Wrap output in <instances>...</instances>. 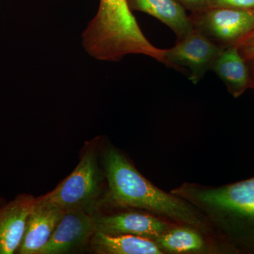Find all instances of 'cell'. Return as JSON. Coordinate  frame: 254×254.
<instances>
[{"label": "cell", "instance_id": "cell-1", "mask_svg": "<svg viewBox=\"0 0 254 254\" xmlns=\"http://www.w3.org/2000/svg\"><path fill=\"white\" fill-rule=\"evenodd\" d=\"M103 161L108 182L105 202L113 206L142 209L177 225L205 231L206 219L199 210L154 186L115 147L105 150Z\"/></svg>", "mask_w": 254, "mask_h": 254}, {"label": "cell", "instance_id": "cell-2", "mask_svg": "<svg viewBox=\"0 0 254 254\" xmlns=\"http://www.w3.org/2000/svg\"><path fill=\"white\" fill-rule=\"evenodd\" d=\"M172 193L199 210L235 252L254 254V177L217 187L185 184Z\"/></svg>", "mask_w": 254, "mask_h": 254}, {"label": "cell", "instance_id": "cell-3", "mask_svg": "<svg viewBox=\"0 0 254 254\" xmlns=\"http://www.w3.org/2000/svg\"><path fill=\"white\" fill-rule=\"evenodd\" d=\"M82 38L87 53L97 60L119 61L125 55L138 54L163 60L165 50L145 38L127 0H100L98 12Z\"/></svg>", "mask_w": 254, "mask_h": 254}, {"label": "cell", "instance_id": "cell-4", "mask_svg": "<svg viewBox=\"0 0 254 254\" xmlns=\"http://www.w3.org/2000/svg\"><path fill=\"white\" fill-rule=\"evenodd\" d=\"M101 173L98 165V143H92L83 152L74 170L54 190L37 198L36 203L63 210L90 209L99 195Z\"/></svg>", "mask_w": 254, "mask_h": 254}, {"label": "cell", "instance_id": "cell-5", "mask_svg": "<svg viewBox=\"0 0 254 254\" xmlns=\"http://www.w3.org/2000/svg\"><path fill=\"white\" fill-rule=\"evenodd\" d=\"M190 18L195 29L224 48L237 46L254 32V9L212 6Z\"/></svg>", "mask_w": 254, "mask_h": 254}, {"label": "cell", "instance_id": "cell-6", "mask_svg": "<svg viewBox=\"0 0 254 254\" xmlns=\"http://www.w3.org/2000/svg\"><path fill=\"white\" fill-rule=\"evenodd\" d=\"M223 49L194 28L179 40L176 46L165 50L162 63L175 68H186L190 81L197 83L213 69Z\"/></svg>", "mask_w": 254, "mask_h": 254}, {"label": "cell", "instance_id": "cell-7", "mask_svg": "<svg viewBox=\"0 0 254 254\" xmlns=\"http://www.w3.org/2000/svg\"><path fill=\"white\" fill-rule=\"evenodd\" d=\"M96 217L90 209L66 210L49 241L37 254H63L86 245L97 231Z\"/></svg>", "mask_w": 254, "mask_h": 254}, {"label": "cell", "instance_id": "cell-8", "mask_svg": "<svg viewBox=\"0 0 254 254\" xmlns=\"http://www.w3.org/2000/svg\"><path fill=\"white\" fill-rule=\"evenodd\" d=\"M97 231L106 235H131L155 240L174 226L150 214L127 212L96 218Z\"/></svg>", "mask_w": 254, "mask_h": 254}, {"label": "cell", "instance_id": "cell-9", "mask_svg": "<svg viewBox=\"0 0 254 254\" xmlns=\"http://www.w3.org/2000/svg\"><path fill=\"white\" fill-rule=\"evenodd\" d=\"M36 199L22 193L0 205V254L17 253Z\"/></svg>", "mask_w": 254, "mask_h": 254}, {"label": "cell", "instance_id": "cell-10", "mask_svg": "<svg viewBox=\"0 0 254 254\" xmlns=\"http://www.w3.org/2000/svg\"><path fill=\"white\" fill-rule=\"evenodd\" d=\"M65 210L35 204L28 217L26 230L18 254H37L53 235Z\"/></svg>", "mask_w": 254, "mask_h": 254}, {"label": "cell", "instance_id": "cell-11", "mask_svg": "<svg viewBox=\"0 0 254 254\" xmlns=\"http://www.w3.org/2000/svg\"><path fill=\"white\" fill-rule=\"evenodd\" d=\"M130 9L154 16L171 28L178 40L194 29L193 21L177 0H127Z\"/></svg>", "mask_w": 254, "mask_h": 254}, {"label": "cell", "instance_id": "cell-12", "mask_svg": "<svg viewBox=\"0 0 254 254\" xmlns=\"http://www.w3.org/2000/svg\"><path fill=\"white\" fill-rule=\"evenodd\" d=\"M212 70L235 98L252 87L248 63L240 54L237 46L224 48Z\"/></svg>", "mask_w": 254, "mask_h": 254}, {"label": "cell", "instance_id": "cell-13", "mask_svg": "<svg viewBox=\"0 0 254 254\" xmlns=\"http://www.w3.org/2000/svg\"><path fill=\"white\" fill-rule=\"evenodd\" d=\"M93 252L100 254H163L154 240L136 235H110L96 231L91 238Z\"/></svg>", "mask_w": 254, "mask_h": 254}, {"label": "cell", "instance_id": "cell-14", "mask_svg": "<svg viewBox=\"0 0 254 254\" xmlns=\"http://www.w3.org/2000/svg\"><path fill=\"white\" fill-rule=\"evenodd\" d=\"M164 254H200L208 252V244L201 231L194 227L174 225L155 240Z\"/></svg>", "mask_w": 254, "mask_h": 254}, {"label": "cell", "instance_id": "cell-15", "mask_svg": "<svg viewBox=\"0 0 254 254\" xmlns=\"http://www.w3.org/2000/svg\"><path fill=\"white\" fill-rule=\"evenodd\" d=\"M214 7L254 9V0H211Z\"/></svg>", "mask_w": 254, "mask_h": 254}, {"label": "cell", "instance_id": "cell-16", "mask_svg": "<svg viewBox=\"0 0 254 254\" xmlns=\"http://www.w3.org/2000/svg\"><path fill=\"white\" fill-rule=\"evenodd\" d=\"M245 60L254 59V32L237 46Z\"/></svg>", "mask_w": 254, "mask_h": 254}, {"label": "cell", "instance_id": "cell-17", "mask_svg": "<svg viewBox=\"0 0 254 254\" xmlns=\"http://www.w3.org/2000/svg\"><path fill=\"white\" fill-rule=\"evenodd\" d=\"M182 6L190 9L192 13H198L200 11L212 7L211 0H177Z\"/></svg>", "mask_w": 254, "mask_h": 254}, {"label": "cell", "instance_id": "cell-18", "mask_svg": "<svg viewBox=\"0 0 254 254\" xmlns=\"http://www.w3.org/2000/svg\"><path fill=\"white\" fill-rule=\"evenodd\" d=\"M247 63L250 66V76L252 80V87H254V59L247 60Z\"/></svg>", "mask_w": 254, "mask_h": 254}, {"label": "cell", "instance_id": "cell-19", "mask_svg": "<svg viewBox=\"0 0 254 254\" xmlns=\"http://www.w3.org/2000/svg\"><path fill=\"white\" fill-rule=\"evenodd\" d=\"M6 203V201H5L4 198H1V197H0V205L4 204V203Z\"/></svg>", "mask_w": 254, "mask_h": 254}]
</instances>
